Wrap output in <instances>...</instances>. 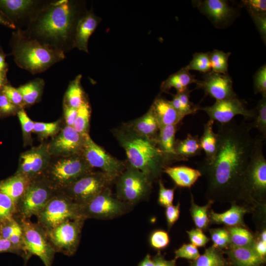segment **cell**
<instances>
[{
  "instance_id": "cell-1",
  "label": "cell",
  "mask_w": 266,
  "mask_h": 266,
  "mask_svg": "<svg viewBox=\"0 0 266 266\" xmlns=\"http://www.w3.org/2000/svg\"><path fill=\"white\" fill-rule=\"evenodd\" d=\"M245 120L218 124V145L210 162L199 164L207 182L208 200L235 203L251 208L244 193L245 174L253 150L256 137Z\"/></svg>"
},
{
  "instance_id": "cell-2",
  "label": "cell",
  "mask_w": 266,
  "mask_h": 266,
  "mask_svg": "<svg viewBox=\"0 0 266 266\" xmlns=\"http://www.w3.org/2000/svg\"><path fill=\"white\" fill-rule=\"evenodd\" d=\"M79 17L73 1H48L27 28L22 30L50 48L66 53L73 48L76 26Z\"/></svg>"
},
{
  "instance_id": "cell-3",
  "label": "cell",
  "mask_w": 266,
  "mask_h": 266,
  "mask_svg": "<svg viewBox=\"0 0 266 266\" xmlns=\"http://www.w3.org/2000/svg\"><path fill=\"white\" fill-rule=\"evenodd\" d=\"M113 133L125 151L127 163L145 174L152 182L170 163L156 140L138 135L124 125L114 129Z\"/></svg>"
},
{
  "instance_id": "cell-4",
  "label": "cell",
  "mask_w": 266,
  "mask_h": 266,
  "mask_svg": "<svg viewBox=\"0 0 266 266\" xmlns=\"http://www.w3.org/2000/svg\"><path fill=\"white\" fill-rule=\"evenodd\" d=\"M11 45L17 65L33 74L46 70L66 57L64 52L27 36L21 30L13 33Z\"/></svg>"
},
{
  "instance_id": "cell-5",
  "label": "cell",
  "mask_w": 266,
  "mask_h": 266,
  "mask_svg": "<svg viewBox=\"0 0 266 266\" xmlns=\"http://www.w3.org/2000/svg\"><path fill=\"white\" fill-rule=\"evenodd\" d=\"M265 139L259 134L256 140L244 178V193L252 210L264 204L266 198V160L263 153Z\"/></svg>"
},
{
  "instance_id": "cell-6",
  "label": "cell",
  "mask_w": 266,
  "mask_h": 266,
  "mask_svg": "<svg viewBox=\"0 0 266 266\" xmlns=\"http://www.w3.org/2000/svg\"><path fill=\"white\" fill-rule=\"evenodd\" d=\"M82 154L52 157L42 177L57 191H61L93 171Z\"/></svg>"
},
{
  "instance_id": "cell-7",
  "label": "cell",
  "mask_w": 266,
  "mask_h": 266,
  "mask_svg": "<svg viewBox=\"0 0 266 266\" xmlns=\"http://www.w3.org/2000/svg\"><path fill=\"white\" fill-rule=\"evenodd\" d=\"M36 217L37 224L45 232L67 221L83 219L80 206L61 191L55 192Z\"/></svg>"
},
{
  "instance_id": "cell-8",
  "label": "cell",
  "mask_w": 266,
  "mask_h": 266,
  "mask_svg": "<svg viewBox=\"0 0 266 266\" xmlns=\"http://www.w3.org/2000/svg\"><path fill=\"white\" fill-rule=\"evenodd\" d=\"M116 180V197L129 205L145 199L152 188V182L147 176L127 162L125 169Z\"/></svg>"
},
{
  "instance_id": "cell-9",
  "label": "cell",
  "mask_w": 266,
  "mask_h": 266,
  "mask_svg": "<svg viewBox=\"0 0 266 266\" xmlns=\"http://www.w3.org/2000/svg\"><path fill=\"white\" fill-rule=\"evenodd\" d=\"M23 231L25 261L32 255L38 257L45 266H52L56 251L45 231L38 224L27 219H19Z\"/></svg>"
},
{
  "instance_id": "cell-10",
  "label": "cell",
  "mask_w": 266,
  "mask_h": 266,
  "mask_svg": "<svg viewBox=\"0 0 266 266\" xmlns=\"http://www.w3.org/2000/svg\"><path fill=\"white\" fill-rule=\"evenodd\" d=\"M113 181L111 178L101 171H92L59 191L80 206L109 187Z\"/></svg>"
},
{
  "instance_id": "cell-11",
  "label": "cell",
  "mask_w": 266,
  "mask_h": 266,
  "mask_svg": "<svg viewBox=\"0 0 266 266\" xmlns=\"http://www.w3.org/2000/svg\"><path fill=\"white\" fill-rule=\"evenodd\" d=\"M130 205L114 197L108 187L87 203L80 206L82 218L108 220L124 214Z\"/></svg>"
},
{
  "instance_id": "cell-12",
  "label": "cell",
  "mask_w": 266,
  "mask_h": 266,
  "mask_svg": "<svg viewBox=\"0 0 266 266\" xmlns=\"http://www.w3.org/2000/svg\"><path fill=\"white\" fill-rule=\"evenodd\" d=\"M56 191L41 176L33 180L17 205L19 218L36 216Z\"/></svg>"
},
{
  "instance_id": "cell-13",
  "label": "cell",
  "mask_w": 266,
  "mask_h": 266,
  "mask_svg": "<svg viewBox=\"0 0 266 266\" xmlns=\"http://www.w3.org/2000/svg\"><path fill=\"white\" fill-rule=\"evenodd\" d=\"M82 154L93 168L100 169L114 181L120 175L126 166L127 162L121 161L111 155L96 143L89 134L85 136Z\"/></svg>"
},
{
  "instance_id": "cell-14",
  "label": "cell",
  "mask_w": 266,
  "mask_h": 266,
  "mask_svg": "<svg viewBox=\"0 0 266 266\" xmlns=\"http://www.w3.org/2000/svg\"><path fill=\"white\" fill-rule=\"evenodd\" d=\"M84 221L81 219L67 221L45 232L56 252L68 256L74 254L79 244Z\"/></svg>"
},
{
  "instance_id": "cell-15",
  "label": "cell",
  "mask_w": 266,
  "mask_h": 266,
  "mask_svg": "<svg viewBox=\"0 0 266 266\" xmlns=\"http://www.w3.org/2000/svg\"><path fill=\"white\" fill-rule=\"evenodd\" d=\"M48 1L0 0V10L12 21L17 30H24Z\"/></svg>"
},
{
  "instance_id": "cell-16",
  "label": "cell",
  "mask_w": 266,
  "mask_h": 266,
  "mask_svg": "<svg viewBox=\"0 0 266 266\" xmlns=\"http://www.w3.org/2000/svg\"><path fill=\"white\" fill-rule=\"evenodd\" d=\"M51 158L48 143L42 142L20 154L15 173L23 175L33 181L42 176Z\"/></svg>"
},
{
  "instance_id": "cell-17",
  "label": "cell",
  "mask_w": 266,
  "mask_h": 266,
  "mask_svg": "<svg viewBox=\"0 0 266 266\" xmlns=\"http://www.w3.org/2000/svg\"><path fill=\"white\" fill-rule=\"evenodd\" d=\"M85 135L79 133L73 127L65 125L48 143L52 157H65L82 154Z\"/></svg>"
},
{
  "instance_id": "cell-18",
  "label": "cell",
  "mask_w": 266,
  "mask_h": 266,
  "mask_svg": "<svg viewBox=\"0 0 266 266\" xmlns=\"http://www.w3.org/2000/svg\"><path fill=\"white\" fill-rule=\"evenodd\" d=\"M199 110L205 111L210 120L216 121L220 124L231 122L237 115H242L245 120L253 119L255 115V109H247L244 101L238 97L216 100L212 105L200 107Z\"/></svg>"
},
{
  "instance_id": "cell-19",
  "label": "cell",
  "mask_w": 266,
  "mask_h": 266,
  "mask_svg": "<svg viewBox=\"0 0 266 266\" xmlns=\"http://www.w3.org/2000/svg\"><path fill=\"white\" fill-rule=\"evenodd\" d=\"M197 88L202 89L205 93L216 100L236 98L233 91V81L228 74H221L210 71L206 73L201 80H197Z\"/></svg>"
},
{
  "instance_id": "cell-20",
  "label": "cell",
  "mask_w": 266,
  "mask_h": 266,
  "mask_svg": "<svg viewBox=\"0 0 266 266\" xmlns=\"http://www.w3.org/2000/svg\"><path fill=\"white\" fill-rule=\"evenodd\" d=\"M100 22L99 18L92 12H87L79 19L76 26L73 48L88 52L89 39Z\"/></svg>"
},
{
  "instance_id": "cell-21",
  "label": "cell",
  "mask_w": 266,
  "mask_h": 266,
  "mask_svg": "<svg viewBox=\"0 0 266 266\" xmlns=\"http://www.w3.org/2000/svg\"><path fill=\"white\" fill-rule=\"evenodd\" d=\"M124 125L138 135L157 141L160 126L151 107L143 115Z\"/></svg>"
},
{
  "instance_id": "cell-22",
  "label": "cell",
  "mask_w": 266,
  "mask_h": 266,
  "mask_svg": "<svg viewBox=\"0 0 266 266\" xmlns=\"http://www.w3.org/2000/svg\"><path fill=\"white\" fill-rule=\"evenodd\" d=\"M200 11L214 23L227 21L233 15V8L224 0H205L198 1Z\"/></svg>"
},
{
  "instance_id": "cell-23",
  "label": "cell",
  "mask_w": 266,
  "mask_h": 266,
  "mask_svg": "<svg viewBox=\"0 0 266 266\" xmlns=\"http://www.w3.org/2000/svg\"><path fill=\"white\" fill-rule=\"evenodd\" d=\"M160 128L163 126L177 125L184 117L177 112L170 100L158 97L151 106Z\"/></svg>"
},
{
  "instance_id": "cell-24",
  "label": "cell",
  "mask_w": 266,
  "mask_h": 266,
  "mask_svg": "<svg viewBox=\"0 0 266 266\" xmlns=\"http://www.w3.org/2000/svg\"><path fill=\"white\" fill-rule=\"evenodd\" d=\"M226 253L233 266H262L265 262V260L256 253L252 246H230Z\"/></svg>"
},
{
  "instance_id": "cell-25",
  "label": "cell",
  "mask_w": 266,
  "mask_h": 266,
  "mask_svg": "<svg viewBox=\"0 0 266 266\" xmlns=\"http://www.w3.org/2000/svg\"><path fill=\"white\" fill-rule=\"evenodd\" d=\"M249 211L244 206L232 203L231 208L223 213H216L211 210L209 213V222L224 224L228 227L245 226L243 218L244 215Z\"/></svg>"
},
{
  "instance_id": "cell-26",
  "label": "cell",
  "mask_w": 266,
  "mask_h": 266,
  "mask_svg": "<svg viewBox=\"0 0 266 266\" xmlns=\"http://www.w3.org/2000/svg\"><path fill=\"white\" fill-rule=\"evenodd\" d=\"M32 181L23 175L15 173L10 177L0 181V191L8 196L17 207Z\"/></svg>"
},
{
  "instance_id": "cell-27",
  "label": "cell",
  "mask_w": 266,
  "mask_h": 266,
  "mask_svg": "<svg viewBox=\"0 0 266 266\" xmlns=\"http://www.w3.org/2000/svg\"><path fill=\"white\" fill-rule=\"evenodd\" d=\"M177 125H171L160 128L157 142L161 151L169 162L183 161L175 151V135Z\"/></svg>"
},
{
  "instance_id": "cell-28",
  "label": "cell",
  "mask_w": 266,
  "mask_h": 266,
  "mask_svg": "<svg viewBox=\"0 0 266 266\" xmlns=\"http://www.w3.org/2000/svg\"><path fill=\"white\" fill-rule=\"evenodd\" d=\"M163 172L166 173L177 186L181 187H191L202 176L199 169L185 166H166Z\"/></svg>"
},
{
  "instance_id": "cell-29",
  "label": "cell",
  "mask_w": 266,
  "mask_h": 266,
  "mask_svg": "<svg viewBox=\"0 0 266 266\" xmlns=\"http://www.w3.org/2000/svg\"><path fill=\"white\" fill-rule=\"evenodd\" d=\"M197 80L184 67L164 80L161 84L160 90L162 92L168 93L171 88H174L177 93H181L187 90L190 84L196 83Z\"/></svg>"
},
{
  "instance_id": "cell-30",
  "label": "cell",
  "mask_w": 266,
  "mask_h": 266,
  "mask_svg": "<svg viewBox=\"0 0 266 266\" xmlns=\"http://www.w3.org/2000/svg\"><path fill=\"white\" fill-rule=\"evenodd\" d=\"M214 122L209 119L204 125L203 132L200 138L201 148L205 154L204 161L207 163L213 159L217 149L218 136L217 133L213 131Z\"/></svg>"
},
{
  "instance_id": "cell-31",
  "label": "cell",
  "mask_w": 266,
  "mask_h": 266,
  "mask_svg": "<svg viewBox=\"0 0 266 266\" xmlns=\"http://www.w3.org/2000/svg\"><path fill=\"white\" fill-rule=\"evenodd\" d=\"M174 148L176 154L183 161H187L190 158L200 155L202 150L199 136L189 133L186 138L175 141Z\"/></svg>"
},
{
  "instance_id": "cell-32",
  "label": "cell",
  "mask_w": 266,
  "mask_h": 266,
  "mask_svg": "<svg viewBox=\"0 0 266 266\" xmlns=\"http://www.w3.org/2000/svg\"><path fill=\"white\" fill-rule=\"evenodd\" d=\"M44 85L42 79L36 78L17 88L22 95L26 106L32 105L40 100Z\"/></svg>"
},
{
  "instance_id": "cell-33",
  "label": "cell",
  "mask_w": 266,
  "mask_h": 266,
  "mask_svg": "<svg viewBox=\"0 0 266 266\" xmlns=\"http://www.w3.org/2000/svg\"><path fill=\"white\" fill-rule=\"evenodd\" d=\"M82 75H78L70 83L65 93L63 104L77 109L86 99L81 84Z\"/></svg>"
},
{
  "instance_id": "cell-34",
  "label": "cell",
  "mask_w": 266,
  "mask_h": 266,
  "mask_svg": "<svg viewBox=\"0 0 266 266\" xmlns=\"http://www.w3.org/2000/svg\"><path fill=\"white\" fill-rule=\"evenodd\" d=\"M227 229L229 233L230 246L244 247L253 245L255 237L245 226L229 227Z\"/></svg>"
},
{
  "instance_id": "cell-35",
  "label": "cell",
  "mask_w": 266,
  "mask_h": 266,
  "mask_svg": "<svg viewBox=\"0 0 266 266\" xmlns=\"http://www.w3.org/2000/svg\"><path fill=\"white\" fill-rule=\"evenodd\" d=\"M228 263L220 249L213 245L205 250L204 253L192 262L191 266H227Z\"/></svg>"
},
{
  "instance_id": "cell-36",
  "label": "cell",
  "mask_w": 266,
  "mask_h": 266,
  "mask_svg": "<svg viewBox=\"0 0 266 266\" xmlns=\"http://www.w3.org/2000/svg\"><path fill=\"white\" fill-rule=\"evenodd\" d=\"M213 202L212 200H208L206 205L199 206L195 202L193 195L191 194L190 211L197 228L201 230L207 229L209 223V210Z\"/></svg>"
},
{
  "instance_id": "cell-37",
  "label": "cell",
  "mask_w": 266,
  "mask_h": 266,
  "mask_svg": "<svg viewBox=\"0 0 266 266\" xmlns=\"http://www.w3.org/2000/svg\"><path fill=\"white\" fill-rule=\"evenodd\" d=\"M191 91L188 89L174 95L170 102L175 110L184 117L188 115L194 114L199 110V107L195 105L190 100Z\"/></svg>"
},
{
  "instance_id": "cell-38",
  "label": "cell",
  "mask_w": 266,
  "mask_h": 266,
  "mask_svg": "<svg viewBox=\"0 0 266 266\" xmlns=\"http://www.w3.org/2000/svg\"><path fill=\"white\" fill-rule=\"evenodd\" d=\"M91 112L90 105L86 98L77 109V115L73 127L76 132L84 136L89 134Z\"/></svg>"
},
{
  "instance_id": "cell-39",
  "label": "cell",
  "mask_w": 266,
  "mask_h": 266,
  "mask_svg": "<svg viewBox=\"0 0 266 266\" xmlns=\"http://www.w3.org/2000/svg\"><path fill=\"white\" fill-rule=\"evenodd\" d=\"M255 109L253 121L247 123L251 129L258 130L260 135L266 139V97H262L258 101Z\"/></svg>"
},
{
  "instance_id": "cell-40",
  "label": "cell",
  "mask_w": 266,
  "mask_h": 266,
  "mask_svg": "<svg viewBox=\"0 0 266 266\" xmlns=\"http://www.w3.org/2000/svg\"><path fill=\"white\" fill-rule=\"evenodd\" d=\"M231 53L214 50L209 52L211 71L221 74H228V60Z\"/></svg>"
},
{
  "instance_id": "cell-41",
  "label": "cell",
  "mask_w": 266,
  "mask_h": 266,
  "mask_svg": "<svg viewBox=\"0 0 266 266\" xmlns=\"http://www.w3.org/2000/svg\"><path fill=\"white\" fill-rule=\"evenodd\" d=\"M61 120L50 123L34 122L33 133L41 139L54 137L61 129Z\"/></svg>"
},
{
  "instance_id": "cell-42",
  "label": "cell",
  "mask_w": 266,
  "mask_h": 266,
  "mask_svg": "<svg viewBox=\"0 0 266 266\" xmlns=\"http://www.w3.org/2000/svg\"><path fill=\"white\" fill-rule=\"evenodd\" d=\"M16 211V206L13 201L6 194L0 191V224L14 218Z\"/></svg>"
},
{
  "instance_id": "cell-43",
  "label": "cell",
  "mask_w": 266,
  "mask_h": 266,
  "mask_svg": "<svg viewBox=\"0 0 266 266\" xmlns=\"http://www.w3.org/2000/svg\"><path fill=\"white\" fill-rule=\"evenodd\" d=\"M188 70H197L203 73L211 71L209 53H196L188 65L185 66Z\"/></svg>"
},
{
  "instance_id": "cell-44",
  "label": "cell",
  "mask_w": 266,
  "mask_h": 266,
  "mask_svg": "<svg viewBox=\"0 0 266 266\" xmlns=\"http://www.w3.org/2000/svg\"><path fill=\"white\" fill-rule=\"evenodd\" d=\"M17 114L21 126L24 145L31 144L34 122L28 116L24 109H20Z\"/></svg>"
},
{
  "instance_id": "cell-45",
  "label": "cell",
  "mask_w": 266,
  "mask_h": 266,
  "mask_svg": "<svg viewBox=\"0 0 266 266\" xmlns=\"http://www.w3.org/2000/svg\"><path fill=\"white\" fill-rule=\"evenodd\" d=\"M213 246L219 249L228 248L230 245L229 232L226 228L211 229L209 230Z\"/></svg>"
},
{
  "instance_id": "cell-46",
  "label": "cell",
  "mask_w": 266,
  "mask_h": 266,
  "mask_svg": "<svg viewBox=\"0 0 266 266\" xmlns=\"http://www.w3.org/2000/svg\"><path fill=\"white\" fill-rule=\"evenodd\" d=\"M254 90L255 94H261L266 97V66L264 65L256 71L254 77Z\"/></svg>"
},
{
  "instance_id": "cell-47",
  "label": "cell",
  "mask_w": 266,
  "mask_h": 266,
  "mask_svg": "<svg viewBox=\"0 0 266 266\" xmlns=\"http://www.w3.org/2000/svg\"><path fill=\"white\" fill-rule=\"evenodd\" d=\"M169 235L163 230L154 231L150 235L149 243L154 249H162L167 246L169 243Z\"/></svg>"
},
{
  "instance_id": "cell-48",
  "label": "cell",
  "mask_w": 266,
  "mask_h": 266,
  "mask_svg": "<svg viewBox=\"0 0 266 266\" xmlns=\"http://www.w3.org/2000/svg\"><path fill=\"white\" fill-rule=\"evenodd\" d=\"M7 98L20 109H24L26 104L23 97L17 88L10 85L6 84L2 89L1 92Z\"/></svg>"
},
{
  "instance_id": "cell-49",
  "label": "cell",
  "mask_w": 266,
  "mask_h": 266,
  "mask_svg": "<svg viewBox=\"0 0 266 266\" xmlns=\"http://www.w3.org/2000/svg\"><path fill=\"white\" fill-rule=\"evenodd\" d=\"M200 253L197 247L192 243L184 244L175 252V259L185 258L195 260L199 256Z\"/></svg>"
},
{
  "instance_id": "cell-50",
  "label": "cell",
  "mask_w": 266,
  "mask_h": 266,
  "mask_svg": "<svg viewBox=\"0 0 266 266\" xmlns=\"http://www.w3.org/2000/svg\"><path fill=\"white\" fill-rule=\"evenodd\" d=\"M159 186L158 203L165 207L173 204L175 188H166L161 180L159 181Z\"/></svg>"
},
{
  "instance_id": "cell-51",
  "label": "cell",
  "mask_w": 266,
  "mask_h": 266,
  "mask_svg": "<svg viewBox=\"0 0 266 266\" xmlns=\"http://www.w3.org/2000/svg\"><path fill=\"white\" fill-rule=\"evenodd\" d=\"M187 233L191 243L197 247L205 246L209 241V238L200 229H193Z\"/></svg>"
},
{
  "instance_id": "cell-52",
  "label": "cell",
  "mask_w": 266,
  "mask_h": 266,
  "mask_svg": "<svg viewBox=\"0 0 266 266\" xmlns=\"http://www.w3.org/2000/svg\"><path fill=\"white\" fill-rule=\"evenodd\" d=\"M20 109L12 103L1 92L0 93V116L17 114Z\"/></svg>"
},
{
  "instance_id": "cell-53",
  "label": "cell",
  "mask_w": 266,
  "mask_h": 266,
  "mask_svg": "<svg viewBox=\"0 0 266 266\" xmlns=\"http://www.w3.org/2000/svg\"><path fill=\"white\" fill-rule=\"evenodd\" d=\"M259 31L263 41L266 39V13H249Z\"/></svg>"
},
{
  "instance_id": "cell-54",
  "label": "cell",
  "mask_w": 266,
  "mask_h": 266,
  "mask_svg": "<svg viewBox=\"0 0 266 266\" xmlns=\"http://www.w3.org/2000/svg\"><path fill=\"white\" fill-rule=\"evenodd\" d=\"M249 13H266V1L265 0H245L242 1Z\"/></svg>"
},
{
  "instance_id": "cell-55",
  "label": "cell",
  "mask_w": 266,
  "mask_h": 266,
  "mask_svg": "<svg viewBox=\"0 0 266 266\" xmlns=\"http://www.w3.org/2000/svg\"><path fill=\"white\" fill-rule=\"evenodd\" d=\"M165 215L168 228L170 229L179 217V202L176 205L171 204L166 207Z\"/></svg>"
},
{
  "instance_id": "cell-56",
  "label": "cell",
  "mask_w": 266,
  "mask_h": 266,
  "mask_svg": "<svg viewBox=\"0 0 266 266\" xmlns=\"http://www.w3.org/2000/svg\"><path fill=\"white\" fill-rule=\"evenodd\" d=\"M63 112L65 125L73 127L77 115V109L63 104Z\"/></svg>"
},
{
  "instance_id": "cell-57",
  "label": "cell",
  "mask_w": 266,
  "mask_h": 266,
  "mask_svg": "<svg viewBox=\"0 0 266 266\" xmlns=\"http://www.w3.org/2000/svg\"><path fill=\"white\" fill-rule=\"evenodd\" d=\"M252 247L256 253L263 259L266 260V241L258 237H255V242Z\"/></svg>"
},
{
  "instance_id": "cell-58",
  "label": "cell",
  "mask_w": 266,
  "mask_h": 266,
  "mask_svg": "<svg viewBox=\"0 0 266 266\" xmlns=\"http://www.w3.org/2000/svg\"><path fill=\"white\" fill-rule=\"evenodd\" d=\"M154 266H175L176 259L167 260L160 254H157L153 258Z\"/></svg>"
},
{
  "instance_id": "cell-59",
  "label": "cell",
  "mask_w": 266,
  "mask_h": 266,
  "mask_svg": "<svg viewBox=\"0 0 266 266\" xmlns=\"http://www.w3.org/2000/svg\"><path fill=\"white\" fill-rule=\"evenodd\" d=\"M8 252L19 254L18 251L8 240L4 239L0 236V253Z\"/></svg>"
},
{
  "instance_id": "cell-60",
  "label": "cell",
  "mask_w": 266,
  "mask_h": 266,
  "mask_svg": "<svg viewBox=\"0 0 266 266\" xmlns=\"http://www.w3.org/2000/svg\"><path fill=\"white\" fill-rule=\"evenodd\" d=\"M0 24L3 25L8 28L16 29V27L12 21L8 18L0 10Z\"/></svg>"
},
{
  "instance_id": "cell-61",
  "label": "cell",
  "mask_w": 266,
  "mask_h": 266,
  "mask_svg": "<svg viewBox=\"0 0 266 266\" xmlns=\"http://www.w3.org/2000/svg\"><path fill=\"white\" fill-rule=\"evenodd\" d=\"M6 55L0 47V71L7 70V64L5 62Z\"/></svg>"
},
{
  "instance_id": "cell-62",
  "label": "cell",
  "mask_w": 266,
  "mask_h": 266,
  "mask_svg": "<svg viewBox=\"0 0 266 266\" xmlns=\"http://www.w3.org/2000/svg\"><path fill=\"white\" fill-rule=\"evenodd\" d=\"M154 263L150 255L147 254L144 259L139 263L138 266H154Z\"/></svg>"
},
{
  "instance_id": "cell-63",
  "label": "cell",
  "mask_w": 266,
  "mask_h": 266,
  "mask_svg": "<svg viewBox=\"0 0 266 266\" xmlns=\"http://www.w3.org/2000/svg\"><path fill=\"white\" fill-rule=\"evenodd\" d=\"M7 70L0 71V93L3 86L7 83Z\"/></svg>"
}]
</instances>
